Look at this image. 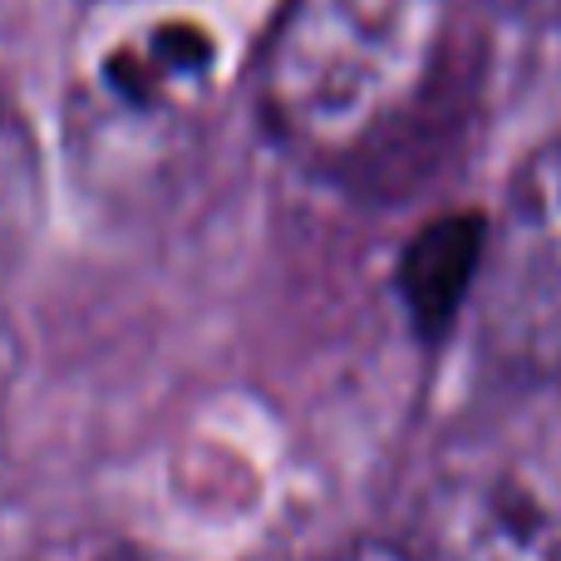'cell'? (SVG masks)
I'll use <instances>...</instances> for the list:
<instances>
[{"label":"cell","mask_w":561,"mask_h":561,"mask_svg":"<svg viewBox=\"0 0 561 561\" xmlns=\"http://www.w3.org/2000/svg\"><path fill=\"white\" fill-rule=\"evenodd\" d=\"M454 0H272L252 49L266 138L345 168L409 124L448 59Z\"/></svg>","instance_id":"cell-1"},{"label":"cell","mask_w":561,"mask_h":561,"mask_svg":"<svg viewBox=\"0 0 561 561\" xmlns=\"http://www.w3.org/2000/svg\"><path fill=\"white\" fill-rule=\"evenodd\" d=\"M266 0H89L69 104L108 153L153 158L193 138L252 65Z\"/></svg>","instance_id":"cell-2"},{"label":"cell","mask_w":561,"mask_h":561,"mask_svg":"<svg viewBox=\"0 0 561 561\" xmlns=\"http://www.w3.org/2000/svg\"><path fill=\"white\" fill-rule=\"evenodd\" d=\"M478 335L497 369L561 379V138L517 163L497 217H488Z\"/></svg>","instance_id":"cell-3"},{"label":"cell","mask_w":561,"mask_h":561,"mask_svg":"<svg viewBox=\"0 0 561 561\" xmlns=\"http://www.w3.org/2000/svg\"><path fill=\"white\" fill-rule=\"evenodd\" d=\"M409 561H561V517L503 478L434 488L404 537Z\"/></svg>","instance_id":"cell-4"},{"label":"cell","mask_w":561,"mask_h":561,"mask_svg":"<svg viewBox=\"0 0 561 561\" xmlns=\"http://www.w3.org/2000/svg\"><path fill=\"white\" fill-rule=\"evenodd\" d=\"M488 252V217L454 213L434 217L404 242L399 256V300L404 316L414 320L419 340H444L463 306H473L478 276H483Z\"/></svg>","instance_id":"cell-5"},{"label":"cell","mask_w":561,"mask_h":561,"mask_svg":"<svg viewBox=\"0 0 561 561\" xmlns=\"http://www.w3.org/2000/svg\"><path fill=\"white\" fill-rule=\"evenodd\" d=\"M45 207V158L39 138L20 108L15 89L0 79V286L30 252Z\"/></svg>","instance_id":"cell-6"},{"label":"cell","mask_w":561,"mask_h":561,"mask_svg":"<svg viewBox=\"0 0 561 561\" xmlns=\"http://www.w3.org/2000/svg\"><path fill=\"white\" fill-rule=\"evenodd\" d=\"M330 561H409V552H404V542H355Z\"/></svg>","instance_id":"cell-7"},{"label":"cell","mask_w":561,"mask_h":561,"mask_svg":"<svg viewBox=\"0 0 561 561\" xmlns=\"http://www.w3.org/2000/svg\"><path fill=\"white\" fill-rule=\"evenodd\" d=\"M10 379H15V330L0 316V404H5V394H10Z\"/></svg>","instance_id":"cell-8"},{"label":"cell","mask_w":561,"mask_h":561,"mask_svg":"<svg viewBox=\"0 0 561 561\" xmlns=\"http://www.w3.org/2000/svg\"><path fill=\"white\" fill-rule=\"evenodd\" d=\"M488 5H497V10H517V15H527V10H547V5H557V0H488Z\"/></svg>","instance_id":"cell-9"}]
</instances>
